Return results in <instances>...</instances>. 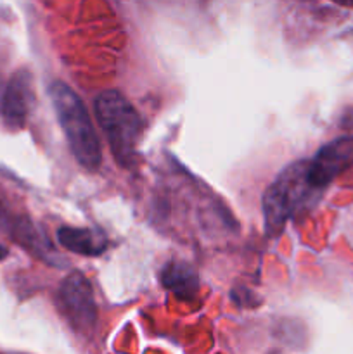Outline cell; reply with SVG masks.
<instances>
[{"label":"cell","mask_w":353,"mask_h":354,"mask_svg":"<svg viewBox=\"0 0 353 354\" xmlns=\"http://www.w3.org/2000/svg\"><path fill=\"white\" fill-rule=\"evenodd\" d=\"M48 95L75 159L85 169L96 171L102 162V151L85 104L62 82L52 83Z\"/></svg>","instance_id":"6da1fadb"},{"label":"cell","mask_w":353,"mask_h":354,"mask_svg":"<svg viewBox=\"0 0 353 354\" xmlns=\"http://www.w3.org/2000/svg\"><path fill=\"white\" fill-rule=\"evenodd\" d=\"M96 116L120 166H130L142 135V120L130 100L118 90L96 97Z\"/></svg>","instance_id":"7a4b0ae2"},{"label":"cell","mask_w":353,"mask_h":354,"mask_svg":"<svg viewBox=\"0 0 353 354\" xmlns=\"http://www.w3.org/2000/svg\"><path fill=\"white\" fill-rule=\"evenodd\" d=\"M308 162L296 161L287 166L263 194V218L270 235L282 232L286 221L311 203L318 192L308 180Z\"/></svg>","instance_id":"3957f363"},{"label":"cell","mask_w":353,"mask_h":354,"mask_svg":"<svg viewBox=\"0 0 353 354\" xmlns=\"http://www.w3.org/2000/svg\"><path fill=\"white\" fill-rule=\"evenodd\" d=\"M59 308L69 327L78 334H89L96 327L97 306L92 283L85 275L73 272L59 287Z\"/></svg>","instance_id":"277c9868"},{"label":"cell","mask_w":353,"mask_h":354,"mask_svg":"<svg viewBox=\"0 0 353 354\" xmlns=\"http://www.w3.org/2000/svg\"><path fill=\"white\" fill-rule=\"evenodd\" d=\"M353 166V137L329 142L308 162V180L317 190L325 189L336 176Z\"/></svg>","instance_id":"5b68a950"},{"label":"cell","mask_w":353,"mask_h":354,"mask_svg":"<svg viewBox=\"0 0 353 354\" xmlns=\"http://www.w3.org/2000/svg\"><path fill=\"white\" fill-rule=\"evenodd\" d=\"M35 104L33 76L28 69H19L7 83L2 95L3 121L12 130L24 127Z\"/></svg>","instance_id":"8992f818"},{"label":"cell","mask_w":353,"mask_h":354,"mask_svg":"<svg viewBox=\"0 0 353 354\" xmlns=\"http://www.w3.org/2000/svg\"><path fill=\"white\" fill-rule=\"evenodd\" d=\"M59 244L68 251L82 256H99L106 251L107 242L99 232L90 230V228H73L62 227L57 232Z\"/></svg>","instance_id":"52a82bcc"},{"label":"cell","mask_w":353,"mask_h":354,"mask_svg":"<svg viewBox=\"0 0 353 354\" xmlns=\"http://www.w3.org/2000/svg\"><path fill=\"white\" fill-rule=\"evenodd\" d=\"M161 283L180 299H190L199 289V279L190 265L172 261L161 270Z\"/></svg>","instance_id":"ba28073f"},{"label":"cell","mask_w":353,"mask_h":354,"mask_svg":"<svg viewBox=\"0 0 353 354\" xmlns=\"http://www.w3.org/2000/svg\"><path fill=\"white\" fill-rule=\"evenodd\" d=\"M6 254H7V249H6V248H2V245H0V259L6 258Z\"/></svg>","instance_id":"9c48e42d"},{"label":"cell","mask_w":353,"mask_h":354,"mask_svg":"<svg viewBox=\"0 0 353 354\" xmlns=\"http://www.w3.org/2000/svg\"><path fill=\"white\" fill-rule=\"evenodd\" d=\"M336 2H339V3H346V6H348V3H353V0H336Z\"/></svg>","instance_id":"30bf717a"},{"label":"cell","mask_w":353,"mask_h":354,"mask_svg":"<svg viewBox=\"0 0 353 354\" xmlns=\"http://www.w3.org/2000/svg\"><path fill=\"white\" fill-rule=\"evenodd\" d=\"M2 95H3V90H2V85H0V106H2Z\"/></svg>","instance_id":"8fae6325"}]
</instances>
